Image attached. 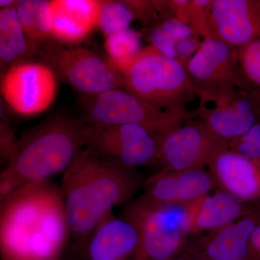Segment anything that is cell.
I'll return each instance as SVG.
<instances>
[{"instance_id":"1","label":"cell","mask_w":260,"mask_h":260,"mask_svg":"<svg viewBox=\"0 0 260 260\" xmlns=\"http://www.w3.org/2000/svg\"><path fill=\"white\" fill-rule=\"evenodd\" d=\"M3 260H61L71 232L60 186L47 180L27 183L0 204Z\"/></svg>"},{"instance_id":"2","label":"cell","mask_w":260,"mask_h":260,"mask_svg":"<svg viewBox=\"0 0 260 260\" xmlns=\"http://www.w3.org/2000/svg\"><path fill=\"white\" fill-rule=\"evenodd\" d=\"M145 181L136 169L108 160L88 148L63 174L60 189L71 232L70 251L80 256L98 225L119 205L129 204Z\"/></svg>"},{"instance_id":"3","label":"cell","mask_w":260,"mask_h":260,"mask_svg":"<svg viewBox=\"0 0 260 260\" xmlns=\"http://www.w3.org/2000/svg\"><path fill=\"white\" fill-rule=\"evenodd\" d=\"M87 127L85 119L51 116L22 135L16 155L4 168L26 183L64 174L86 147Z\"/></svg>"},{"instance_id":"4","label":"cell","mask_w":260,"mask_h":260,"mask_svg":"<svg viewBox=\"0 0 260 260\" xmlns=\"http://www.w3.org/2000/svg\"><path fill=\"white\" fill-rule=\"evenodd\" d=\"M121 75L122 89L164 110L186 112L197 95L184 65L150 45L143 48Z\"/></svg>"},{"instance_id":"5","label":"cell","mask_w":260,"mask_h":260,"mask_svg":"<svg viewBox=\"0 0 260 260\" xmlns=\"http://www.w3.org/2000/svg\"><path fill=\"white\" fill-rule=\"evenodd\" d=\"M122 218L139 236L133 260H172L185 250L190 236L187 204H155L140 195L126 205Z\"/></svg>"},{"instance_id":"6","label":"cell","mask_w":260,"mask_h":260,"mask_svg":"<svg viewBox=\"0 0 260 260\" xmlns=\"http://www.w3.org/2000/svg\"><path fill=\"white\" fill-rule=\"evenodd\" d=\"M85 119L93 125L136 124L157 138L193 117L191 112L164 110L122 88L112 89L85 100Z\"/></svg>"},{"instance_id":"7","label":"cell","mask_w":260,"mask_h":260,"mask_svg":"<svg viewBox=\"0 0 260 260\" xmlns=\"http://www.w3.org/2000/svg\"><path fill=\"white\" fill-rule=\"evenodd\" d=\"M40 61L58 78L88 96L122 88V76L108 58L80 46L49 44L41 49Z\"/></svg>"},{"instance_id":"8","label":"cell","mask_w":260,"mask_h":260,"mask_svg":"<svg viewBox=\"0 0 260 260\" xmlns=\"http://www.w3.org/2000/svg\"><path fill=\"white\" fill-rule=\"evenodd\" d=\"M199 107L191 111L229 146L260 121V110L249 90L229 87L197 93Z\"/></svg>"},{"instance_id":"9","label":"cell","mask_w":260,"mask_h":260,"mask_svg":"<svg viewBox=\"0 0 260 260\" xmlns=\"http://www.w3.org/2000/svg\"><path fill=\"white\" fill-rule=\"evenodd\" d=\"M59 78L40 61L13 65L2 73L1 93L8 107L22 116L39 115L55 100Z\"/></svg>"},{"instance_id":"10","label":"cell","mask_w":260,"mask_h":260,"mask_svg":"<svg viewBox=\"0 0 260 260\" xmlns=\"http://www.w3.org/2000/svg\"><path fill=\"white\" fill-rule=\"evenodd\" d=\"M85 148L132 169L158 164L156 140L148 130L136 124L101 126L88 123Z\"/></svg>"},{"instance_id":"11","label":"cell","mask_w":260,"mask_h":260,"mask_svg":"<svg viewBox=\"0 0 260 260\" xmlns=\"http://www.w3.org/2000/svg\"><path fill=\"white\" fill-rule=\"evenodd\" d=\"M194 118L193 116L155 138L158 147V164L162 169H204L218 145L228 146L210 131L203 121Z\"/></svg>"},{"instance_id":"12","label":"cell","mask_w":260,"mask_h":260,"mask_svg":"<svg viewBox=\"0 0 260 260\" xmlns=\"http://www.w3.org/2000/svg\"><path fill=\"white\" fill-rule=\"evenodd\" d=\"M184 68L196 93L229 87L249 90L239 68L237 48L215 39L203 40Z\"/></svg>"},{"instance_id":"13","label":"cell","mask_w":260,"mask_h":260,"mask_svg":"<svg viewBox=\"0 0 260 260\" xmlns=\"http://www.w3.org/2000/svg\"><path fill=\"white\" fill-rule=\"evenodd\" d=\"M210 39L234 48L260 39V0H213Z\"/></svg>"},{"instance_id":"14","label":"cell","mask_w":260,"mask_h":260,"mask_svg":"<svg viewBox=\"0 0 260 260\" xmlns=\"http://www.w3.org/2000/svg\"><path fill=\"white\" fill-rule=\"evenodd\" d=\"M216 183L204 169H160L145 181L143 198L158 205H186L209 194Z\"/></svg>"},{"instance_id":"15","label":"cell","mask_w":260,"mask_h":260,"mask_svg":"<svg viewBox=\"0 0 260 260\" xmlns=\"http://www.w3.org/2000/svg\"><path fill=\"white\" fill-rule=\"evenodd\" d=\"M207 167L217 187L227 191L243 203L260 200V166L219 145L212 153Z\"/></svg>"},{"instance_id":"16","label":"cell","mask_w":260,"mask_h":260,"mask_svg":"<svg viewBox=\"0 0 260 260\" xmlns=\"http://www.w3.org/2000/svg\"><path fill=\"white\" fill-rule=\"evenodd\" d=\"M260 219L256 213L213 231L195 236L184 254L217 260H246L249 239Z\"/></svg>"},{"instance_id":"17","label":"cell","mask_w":260,"mask_h":260,"mask_svg":"<svg viewBox=\"0 0 260 260\" xmlns=\"http://www.w3.org/2000/svg\"><path fill=\"white\" fill-rule=\"evenodd\" d=\"M102 3L98 0L51 1V39L70 46L83 42L99 27Z\"/></svg>"},{"instance_id":"18","label":"cell","mask_w":260,"mask_h":260,"mask_svg":"<svg viewBox=\"0 0 260 260\" xmlns=\"http://www.w3.org/2000/svg\"><path fill=\"white\" fill-rule=\"evenodd\" d=\"M139 236L133 224L114 213L104 219L88 238L82 260H133Z\"/></svg>"},{"instance_id":"19","label":"cell","mask_w":260,"mask_h":260,"mask_svg":"<svg viewBox=\"0 0 260 260\" xmlns=\"http://www.w3.org/2000/svg\"><path fill=\"white\" fill-rule=\"evenodd\" d=\"M190 236L213 232L250 213L244 203L218 189L187 204Z\"/></svg>"},{"instance_id":"20","label":"cell","mask_w":260,"mask_h":260,"mask_svg":"<svg viewBox=\"0 0 260 260\" xmlns=\"http://www.w3.org/2000/svg\"><path fill=\"white\" fill-rule=\"evenodd\" d=\"M35 56L37 53L25 36L15 6L0 9V61L4 69L3 73L13 65L31 61Z\"/></svg>"},{"instance_id":"21","label":"cell","mask_w":260,"mask_h":260,"mask_svg":"<svg viewBox=\"0 0 260 260\" xmlns=\"http://www.w3.org/2000/svg\"><path fill=\"white\" fill-rule=\"evenodd\" d=\"M51 1L20 0L15 5L17 14L30 46L39 56L51 37Z\"/></svg>"},{"instance_id":"22","label":"cell","mask_w":260,"mask_h":260,"mask_svg":"<svg viewBox=\"0 0 260 260\" xmlns=\"http://www.w3.org/2000/svg\"><path fill=\"white\" fill-rule=\"evenodd\" d=\"M142 34L128 28L105 37L107 58L121 73L143 49Z\"/></svg>"},{"instance_id":"23","label":"cell","mask_w":260,"mask_h":260,"mask_svg":"<svg viewBox=\"0 0 260 260\" xmlns=\"http://www.w3.org/2000/svg\"><path fill=\"white\" fill-rule=\"evenodd\" d=\"M134 15L124 1H102L99 28L104 37L129 28Z\"/></svg>"},{"instance_id":"24","label":"cell","mask_w":260,"mask_h":260,"mask_svg":"<svg viewBox=\"0 0 260 260\" xmlns=\"http://www.w3.org/2000/svg\"><path fill=\"white\" fill-rule=\"evenodd\" d=\"M238 61L249 90L260 89V39L237 48Z\"/></svg>"},{"instance_id":"25","label":"cell","mask_w":260,"mask_h":260,"mask_svg":"<svg viewBox=\"0 0 260 260\" xmlns=\"http://www.w3.org/2000/svg\"><path fill=\"white\" fill-rule=\"evenodd\" d=\"M212 4L213 0H189L188 25L203 40L210 39Z\"/></svg>"},{"instance_id":"26","label":"cell","mask_w":260,"mask_h":260,"mask_svg":"<svg viewBox=\"0 0 260 260\" xmlns=\"http://www.w3.org/2000/svg\"><path fill=\"white\" fill-rule=\"evenodd\" d=\"M233 151L260 166V121L229 145Z\"/></svg>"},{"instance_id":"27","label":"cell","mask_w":260,"mask_h":260,"mask_svg":"<svg viewBox=\"0 0 260 260\" xmlns=\"http://www.w3.org/2000/svg\"><path fill=\"white\" fill-rule=\"evenodd\" d=\"M148 39L150 46L170 59H177L175 42L162 29L160 22L151 25L148 31Z\"/></svg>"},{"instance_id":"28","label":"cell","mask_w":260,"mask_h":260,"mask_svg":"<svg viewBox=\"0 0 260 260\" xmlns=\"http://www.w3.org/2000/svg\"><path fill=\"white\" fill-rule=\"evenodd\" d=\"M134 15L135 20L145 25H155L161 21L156 1H124Z\"/></svg>"},{"instance_id":"29","label":"cell","mask_w":260,"mask_h":260,"mask_svg":"<svg viewBox=\"0 0 260 260\" xmlns=\"http://www.w3.org/2000/svg\"><path fill=\"white\" fill-rule=\"evenodd\" d=\"M18 140L14 131L8 123L1 122L0 125V155L4 167L12 161L18 152ZM3 167V168H4Z\"/></svg>"},{"instance_id":"30","label":"cell","mask_w":260,"mask_h":260,"mask_svg":"<svg viewBox=\"0 0 260 260\" xmlns=\"http://www.w3.org/2000/svg\"><path fill=\"white\" fill-rule=\"evenodd\" d=\"M27 183L8 168H3L0 174V204L20 190Z\"/></svg>"},{"instance_id":"31","label":"cell","mask_w":260,"mask_h":260,"mask_svg":"<svg viewBox=\"0 0 260 260\" xmlns=\"http://www.w3.org/2000/svg\"><path fill=\"white\" fill-rule=\"evenodd\" d=\"M203 41L200 38L193 35L184 38L175 42V51L177 59L181 64L185 65L186 62L199 50Z\"/></svg>"},{"instance_id":"32","label":"cell","mask_w":260,"mask_h":260,"mask_svg":"<svg viewBox=\"0 0 260 260\" xmlns=\"http://www.w3.org/2000/svg\"><path fill=\"white\" fill-rule=\"evenodd\" d=\"M160 23L162 29L174 42L194 35L192 29L189 25L175 19H165Z\"/></svg>"},{"instance_id":"33","label":"cell","mask_w":260,"mask_h":260,"mask_svg":"<svg viewBox=\"0 0 260 260\" xmlns=\"http://www.w3.org/2000/svg\"><path fill=\"white\" fill-rule=\"evenodd\" d=\"M17 1L14 0H1L0 1V8L1 9H5V8H12L15 6Z\"/></svg>"},{"instance_id":"34","label":"cell","mask_w":260,"mask_h":260,"mask_svg":"<svg viewBox=\"0 0 260 260\" xmlns=\"http://www.w3.org/2000/svg\"><path fill=\"white\" fill-rule=\"evenodd\" d=\"M61 260H82L81 257L73 251H70V253L65 254L64 257Z\"/></svg>"},{"instance_id":"35","label":"cell","mask_w":260,"mask_h":260,"mask_svg":"<svg viewBox=\"0 0 260 260\" xmlns=\"http://www.w3.org/2000/svg\"><path fill=\"white\" fill-rule=\"evenodd\" d=\"M252 96L255 99L258 107L260 110V89H256V90H249Z\"/></svg>"},{"instance_id":"36","label":"cell","mask_w":260,"mask_h":260,"mask_svg":"<svg viewBox=\"0 0 260 260\" xmlns=\"http://www.w3.org/2000/svg\"><path fill=\"white\" fill-rule=\"evenodd\" d=\"M184 254V253H183ZM188 258H189L190 260H217V259H210V258H206V257H201V256H189L186 255Z\"/></svg>"},{"instance_id":"37","label":"cell","mask_w":260,"mask_h":260,"mask_svg":"<svg viewBox=\"0 0 260 260\" xmlns=\"http://www.w3.org/2000/svg\"><path fill=\"white\" fill-rule=\"evenodd\" d=\"M172 260H190L184 254H181V255L177 256V257L174 258Z\"/></svg>"}]
</instances>
